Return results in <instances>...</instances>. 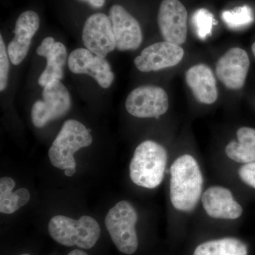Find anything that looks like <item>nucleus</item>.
Segmentation results:
<instances>
[{
  "label": "nucleus",
  "mask_w": 255,
  "mask_h": 255,
  "mask_svg": "<svg viewBox=\"0 0 255 255\" xmlns=\"http://www.w3.org/2000/svg\"><path fill=\"white\" fill-rule=\"evenodd\" d=\"M170 198L178 211L191 212L202 192L203 177L196 159L189 155L178 157L170 169Z\"/></svg>",
  "instance_id": "obj_1"
},
{
  "label": "nucleus",
  "mask_w": 255,
  "mask_h": 255,
  "mask_svg": "<svg viewBox=\"0 0 255 255\" xmlns=\"http://www.w3.org/2000/svg\"><path fill=\"white\" fill-rule=\"evenodd\" d=\"M167 153L163 146L146 140L137 146L130 161V177L139 187L155 189L164 178Z\"/></svg>",
  "instance_id": "obj_2"
},
{
  "label": "nucleus",
  "mask_w": 255,
  "mask_h": 255,
  "mask_svg": "<svg viewBox=\"0 0 255 255\" xmlns=\"http://www.w3.org/2000/svg\"><path fill=\"white\" fill-rule=\"evenodd\" d=\"M50 237L62 246L91 249L100 237V225L95 219L82 216L78 220L55 216L48 223Z\"/></svg>",
  "instance_id": "obj_3"
},
{
  "label": "nucleus",
  "mask_w": 255,
  "mask_h": 255,
  "mask_svg": "<svg viewBox=\"0 0 255 255\" xmlns=\"http://www.w3.org/2000/svg\"><path fill=\"white\" fill-rule=\"evenodd\" d=\"M90 132L91 130L78 121H66L48 150L51 164L63 170L76 169L74 154L91 145L93 138Z\"/></svg>",
  "instance_id": "obj_4"
},
{
  "label": "nucleus",
  "mask_w": 255,
  "mask_h": 255,
  "mask_svg": "<svg viewBox=\"0 0 255 255\" xmlns=\"http://www.w3.org/2000/svg\"><path fill=\"white\" fill-rule=\"evenodd\" d=\"M137 221L136 211L127 201L117 203L106 216V228L117 249L124 254L132 255L137 251Z\"/></svg>",
  "instance_id": "obj_5"
},
{
  "label": "nucleus",
  "mask_w": 255,
  "mask_h": 255,
  "mask_svg": "<svg viewBox=\"0 0 255 255\" xmlns=\"http://www.w3.org/2000/svg\"><path fill=\"white\" fill-rule=\"evenodd\" d=\"M42 96L43 100L35 102L31 110L32 122L37 128L61 118L71 107L70 93L60 80H53L46 85Z\"/></svg>",
  "instance_id": "obj_6"
},
{
  "label": "nucleus",
  "mask_w": 255,
  "mask_h": 255,
  "mask_svg": "<svg viewBox=\"0 0 255 255\" xmlns=\"http://www.w3.org/2000/svg\"><path fill=\"white\" fill-rule=\"evenodd\" d=\"M169 100L161 87L147 85L137 87L128 96L126 109L137 118H158L167 112Z\"/></svg>",
  "instance_id": "obj_7"
},
{
  "label": "nucleus",
  "mask_w": 255,
  "mask_h": 255,
  "mask_svg": "<svg viewBox=\"0 0 255 255\" xmlns=\"http://www.w3.org/2000/svg\"><path fill=\"white\" fill-rule=\"evenodd\" d=\"M188 14L179 0H162L159 6L157 23L165 41L180 45L187 36Z\"/></svg>",
  "instance_id": "obj_8"
},
{
  "label": "nucleus",
  "mask_w": 255,
  "mask_h": 255,
  "mask_svg": "<svg viewBox=\"0 0 255 255\" xmlns=\"http://www.w3.org/2000/svg\"><path fill=\"white\" fill-rule=\"evenodd\" d=\"M82 41L87 50L100 58H105L113 51L117 45L110 16L97 13L87 18L82 31Z\"/></svg>",
  "instance_id": "obj_9"
},
{
  "label": "nucleus",
  "mask_w": 255,
  "mask_h": 255,
  "mask_svg": "<svg viewBox=\"0 0 255 255\" xmlns=\"http://www.w3.org/2000/svg\"><path fill=\"white\" fill-rule=\"evenodd\" d=\"M184 49L168 41L158 42L145 48L134 60L135 66L140 71H157L180 63L184 57Z\"/></svg>",
  "instance_id": "obj_10"
},
{
  "label": "nucleus",
  "mask_w": 255,
  "mask_h": 255,
  "mask_svg": "<svg viewBox=\"0 0 255 255\" xmlns=\"http://www.w3.org/2000/svg\"><path fill=\"white\" fill-rule=\"evenodd\" d=\"M250 64L249 56L246 50L240 48H231L216 64V75L227 88L240 90L246 83Z\"/></svg>",
  "instance_id": "obj_11"
},
{
  "label": "nucleus",
  "mask_w": 255,
  "mask_h": 255,
  "mask_svg": "<svg viewBox=\"0 0 255 255\" xmlns=\"http://www.w3.org/2000/svg\"><path fill=\"white\" fill-rule=\"evenodd\" d=\"M110 18L116 45L119 50H136L141 44V28L136 19L121 5L111 7Z\"/></svg>",
  "instance_id": "obj_12"
},
{
  "label": "nucleus",
  "mask_w": 255,
  "mask_h": 255,
  "mask_svg": "<svg viewBox=\"0 0 255 255\" xmlns=\"http://www.w3.org/2000/svg\"><path fill=\"white\" fill-rule=\"evenodd\" d=\"M68 67L73 73L90 75L102 88H109L114 81V75L108 61L85 48H78L72 52L68 58Z\"/></svg>",
  "instance_id": "obj_13"
},
{
  "label": "nucleus",
  "mask_w": 255,
  "mask_h": 255,
  "mask_svg": "<svg viewBox=\"0 0 255 255\" xmlns=\"http://www.w3.org/2000/svg\"><path fill=\"white\" fill-rule=\"evenodd\" d=\"M39 25V16L35 11H26L18 16L15 26L14 38L7 48L9 59L14 65H19L26 58L32 38L36 34Z\"/></svg>",
  "instance_id": "obj_14"
},
{
  "label": "nucleus",
  "mask_w": 255,
  "mask_h": 255,
  "mask_svg": "<svg viewBox=\"0 0 255 255\" xmlns=\"http://www.w3.org/2000/svg\"><path fill=\"white\" fill-rule=\"evenodd\" d=\"M203 207L210 217L219 219H237L243 208L235 201L229 189L222 187L209 188L202 195Z\"/></svg>",
  "instance_id": "obj_15"
},
{
  "label": "nucleus",
  "mask_w": 255,
  "mask_h": 255,
  "mask_svg": "<svg viewBox=\"0 0 255 255\" xmlns=\"http://www.w3.org/2000/svg\"><path fill=\"white\" fill-rule=\"evenodd\" d=\"M37 54L47 59L46 68L38 79V84L44 87L53 80H60L64 75L66 64L67 50L63 43L55 42L52 37H47L36 50Z\"/></svg>",
  "instance_id": "obj_16"
},
{
  "label": "nucleus",
  "mask_w": 255,
  "mask_h": 255,
  "mask_svg": "<svg viewBox=\"0 0 255 255\" xmlns=\"http://www.w3.org/2000/svg\"><path fill=\"white\" fill-rule=\"evenodd\" d=\"M186 82L200 103L211 105L217 100L219 92L216 78L212 70L205 64L191 67L186 73Z\"/></svg>",
  "instance_id": "obj_17"
},
{
  "label": "nucleus",
  "mask_w": 255,
  "mask_h": 255,
  "mask_svg": "<svg viewBox=\"0 0 255 255\" xmlns=\"http://www.w3.org/2000/svg\"><path fill=\"white\" fill-rule=\"evenodd\" d=\"M238 142L231 141L226 146V155L238 163L255 162V129L243 127L237 132Z\"/></svg>",
  "instance_id": "obj_18"
},
{
  "label": "nucleus",
  "mask_w": 255,
  "mask_h": 255,
  "mask_svg": "<svg viewBox=\"0 0 255 255\" xmlns=\"http://www.w3.org/2000/svg\"><path fill=\"white\" fill-rule=\"evenodd\" d=\"M15 187L14 179L9 177L0 179V211L2 214H11L27 204L31 194L25 188H20L12 192Z\"/></svg>",
  "instance_id": "obj_19"
},
{
  "label": "nucleus",
  "mask_w": 255,
  "mask_h": 255,
  "mask_svg": "<svg viewBox=\"0 0 255 255\" xmlns=\"http://www.w3.org/2000/svg\"><path fill=\"white\" fill-rule=\"evenodd\" d=\"M248 247L239 239L226 238L206 242L196 248L193 255H248Z\"/></svg>",
  "instance_id": "obj_20"
},
{
  "label": "nucleus",
  "mask_w": 255,
  "mask_h": 255,
  "mask_svg": "<svg viewBox=\"0 0 255 255\" xmlns=\"http://www.w3.org/2000/svg\"><path fill=\"white\" fill-rule=\"evenodd\" d=\"M222 19L230 28L238 29L246 27L254 21V13L249 6L243 5L223 11Z\"/></svg>",
  "instance_id": "obj_21"
},
{
  "label": "nucleus",
  "mask_w": 255,
  "mask_h": 255,
  "mask_svg": "<svg viewBox=\"0 0 255 255\" xmlns=\"http://www.w3.org/2000/svg\"><path fill=\"white\" fill-rule=\"evenodd\" d=\"M191 22L196 36L201 40L211 36L213 28L217 23L214 14L204 8L196 10L192 15Z\"/></svg>",
  "instance_id": "obj_22"
},
{
  "label": "nucleus",
  "mask_w": 255,
  "mask_h": 255,
  "mask_svg": "<svg viewBox=\"0 0 255 255\" xmlns=\"http://www.w3.org/2000/svg\"><path fill=\"white\" fill-rule=\"evenodd\" d=\"M9 64L2 36H0V91H4L7 85Z\"/></svg>",
  "instance_id": "obj_23"
},
{
  "label": "nucleus",
  "mask_w": 255,
  "mask_h": 255,
  "mask_svg": "<svg viewBox=\"0 0 255 255\" xmlns=\"http://www.w3.org/2000/svg\"><path fill=\"white\" fill-rule=\"evenodd\" d=\"M239 176L243 182L255 189V162L242 166L240 168Z\"/></svg>",
  "instance_id": "obj_24"
},
{
  "label": "nucleus",
  "mask_w": 255,
  "mask_h": 255,
  "mask_svg": "<svg viewBox=\"0 0 255 255\" xmlns=\"http://www.w3.org/2000/svg\"><path fill=\"white\" fill-rule=\"evenodd\" d=\"M79 1H87L92 6L100 8L105 4V0H79Z\"/></svg>",
  "instance_id": "obj_25"
},
{
  "label": "nucleus",
  "mask_w": 255,
  "mask_h": 255,
  "mask_svg": "<svg viewBox=\"0 0 255 255\" xmlns=\"http://www.w3.org/2000/svg\"><path fill=\"white\" fill-rule=\"evenodd\" d=\"M68 255H88L85 253V251H82L81 250H74V251L70 252Z\"/></svg>",
  "instance_id": "obj_26"
},
{
  "label": "nucleus",
  "mask_w": 255,
  "mask_h": 255,
  "mask_svg": "<svg viewBox=\"0 0 255 255\" xmlns=\"http://www.w3.org/2000/svg\"><path fill=\"white\" fill-rule=\"evenodd\" d=\"M64 171H65V175L68 176V177H72L76 172V169L69 168Z\"/></svg>",
  "instance_id": "obj_27"
},
{
  "label": "nucleus",
  "mask_w": 255,
  "mask_h": 255,
  "mask_svg": "<svg viewBox=\"0 0 255 255\" xmlns=\"http://www.w3.org/2000/svg\"><path fill=\"white\" fill-rule=\"evenodd\" d=\"M252 50H253V55L255 57V42L253 43V46H252Z\"/></svg>",
  "instance_id": "obj_28"
},
{
  "label": "nucleus",
  "mask_w": 255,
  "mask_h": 255,
  "mask_svg": "<svg viewBox=\"0 0 255 255\" xmlns=\"http://www.w3.org/2000/svg\"><path fill=\"white\" fill-rule=\"evenodd\" d=\"M28 255V254H23V255Z\"/></svg>",
  "instance_id": "obj_29"
}]
</instances>
